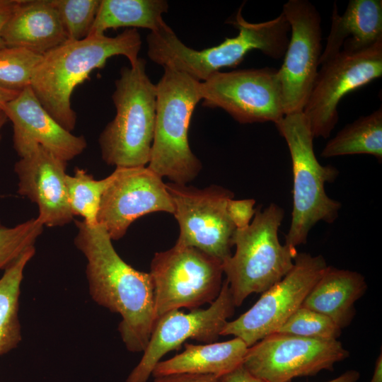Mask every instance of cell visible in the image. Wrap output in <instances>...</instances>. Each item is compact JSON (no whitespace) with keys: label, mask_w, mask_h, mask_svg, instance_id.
<instances>
[{"label":"cell","mask_w":382,"mask_h":382,"mask_svg":"<svg viewBox=\"0 0 382 382\" xmlns=\"http://www.w3.org/2000/svg\"><path fill=\"white\" fill-rule=\"evenodd\" d=\"M76 247L86 260V277L93 300L122 318L118 326L127 349L143 352L156 321L154 286L149 272L135 270L115 251L100 225L76 221Z\"/></svg>","instance_id":"1"},{"label":"cell","mask_w":382,"mask_h":382,"mask_svg":"<svg viewBox=\"0 0 382 382\" xmlns=\"http://www.w3.org/2000/svg\"><path fill=\"white\" fill-rule=\"evenodd\" d=\"M141 47V36L136 28L126 29L115 37L104 35L67 40L43 54L33 73L30 88L54 120L71 132L77 120L71 103L74 88L94 69L103 68L111 57L123 55L134 66Z\"/></svg>","instance_id":"2"},{"label":"cell","mask_w":382,"mask_h":382,"mask_svg":"<svg viewBox=\"0 0 382 382\" xmlns=\"http://www.w3.org/2000/svg\"><path fill=\"white\" fill-rule=\"evenodd\" d=\"M228 23L238 30V34L202 50L185 45L168 25L151 32L146 37L148 56L163 68L183 72L201 82L221 68L236 67L253 50H258L274 59L284 56L290 25L282 12L272 20L250 23L243 17L241 6Z\"/></svg>","instance_id":"3"},{"label":"cell","mask_w":382,"mask_h":382,"mask_svg":"<svg viewBox=\"0 0 382 382\" xmlns=\"http://www.w3.org/2000/svg\"><path fill=\"white\" fill-rule=\"evenodd\" d=\"M146 64L139 58L134 66H123L115 82L112 99L116 114L98 138L102 158L108 165L132 168L149 162L157 93Z\"/></svg>","instance_id":"4"},{"label":"cell","mask_w":382,"mask_h":382,"mask_svg":"<svg viewBox=\"0 0 382 382\" xmlns=\"http://www.w3.org/2000/svg\"><path fill=\"white\" fill-rule=\"evenodd\" d=\"M274 124L287 144L293 171V210L284 245L297 253L296 248L306 243L316 223L332 224L337 218L341 204L327 195L325 184L333 182L339 171L318 162L313 149L314 137L303 112L284 115Z\"/></svg>","instance_id":"5"},{"label":"cell","mask_w":382,"mask_h":382,"mask_svg":"<svg viewBox=\"0 0 382 382\" xmlns=\"http://www.w3.org/2000/svg\"><path fill=\"white\" fill-rule=\"evenodd\" d=\"M163 69L156 85L155 130L147 167L172 183L186 185L202 169V163L188 142L192 115L202 100L201 81L183 72Z\"/></svg>","instance_id":"6"},{"label":"cell","mask_w":382,"mask_h":382,"mask_svg":"<svg viewBox=\"0 0 382 382\" xmlns=\"http://www.w3.org/2000/svg\"><path fill=\"white\" fill-rule=\"evenodd\" d=\"M284 209L274 203L261 210L258 207L252 222L236 229V251L223 261L236 306L253 293H262L279 282L292 268L297 255L282 245L278 236Z\"/></svg>","instance_id":"7"},{"label":"cell","mask_w":382,"mask_h":382,"mask_svg":"<svg viewBox=\"0 0 382 382\" xmlns=\"http://www.w3.org/2000/svg\"><path fill=\"white\" fill-rule=\"evenodd\" d=\"M222 263L196 248L176 244L155 253L149 274L156 320L172 310L211 304L221 289Z\"/></svg>","instance_id":"8"},{"label":"cell","mask_w":382,"mask_h":382,"mask_svg":"<svg viewBox=\"0 0 382 382\" xmlns=\"http://www.w3.org/2000/svg\"><path fill=\"white\" fill-rule=\"evenodd\" d=\"M166 186L180 228L175 244L196 248L222 262L228 258L236 228L226 205L233 193L215 185L199 189L170 182Z\"/></svg>","instance_id":"9"},{"label":"cell","mask_w":382,"mask_h":382,"mask_svg":"<svg viewBox=\"0 0 382 382\" xmlns=\"http://www.w3.org/2000/svg\"><path fill=\"white\" fill-rule=\"evenodd\" d=\"M291 270L278 282L262 292L246 312L228 321L221 335H233L249 347L277 332L301 307L305 297L323 274L327 264L321 255L297 253Z\"/></svg>","instance_id":"10"},{"label":"cell","mask_w":382,"mask_h":382,"mask_svg":"<svg viewBox=\"0 0 382 382\" xmlns=\"http://www.w3.org/2000/svg\"><path fill=\"white\" fill-rule=\"evenodd\" d=\"M349 355L341 342L273 332L248 348L243 366L267 382H289L313 376Z\"/></svg>","instance_id":"11"},{"label":"cell","mask_w":382,"mask_h":382,"mask_svg":"<svg viewBox=\"0 0 382 382\" xmlns=\"http://www.w3.org/2000/svg\"><path fill=\"white\" fill-rule=\"evenodd\" d=\"M381 75L382 40L360 51L342 49L323 64L303 110L313 137L328 138L338 121L340 100Z\"/></svg>","instance_id":"12"},{"label":"cell","mask_w":382,"mask_h":382,"mask_svg":"<svg viewBox=\"0 0 382 382\" xmlns=\"http://www.w3.org/2000/svg\"><path fill=\"white\" fill-rule=\"evenodd\" d=\"M203 105L220 108L237 122H272L284 115L278 69L216 71L200 83Z\"/></svg>","instance_id":"13"},{"label":"cell","mask_w":382,"mask_h":382,"mask_svg":"<svg viewBox=\"0 0 382 382\" xmlns=\"http://www.w3.org/2000/svg\"><path fill=\"white\" fill-rule=\"evenodd\" d=\"M291 37L278 69L284 115L303 112L313 89L323 52L321 17L307 0H289L282 11Z\"/></svg>","instance_id":"14"},{"label":"cell","mask_w":382,"mask_h":382,"mask_svg":"<svg viewBox=\"0 0 382 382\" xmlns=\"http://www.w3.org/2000/svg\"><path fill=\"white\" fill-rule=\"evenodd\" d=\"M235 303L226 279L217 298L207 308L189 313L172 310L156 321L141 359L125 382H146L155 366L168 352L178 349L187 340L214 342L235 310Z\"/></svg>","instance_id":"15"},{"label":"cell","mask_w":382,"mask_h":382,"mask_svg":"<svg viewBox=\"0 0 382 382\" xmlns=\"http://www.w3.org/2000/svg\"><path fill=\"white\" fill-rule=\"evenodd\" d=\"M97 215L112 240L122 238L131 224L156 212L173 214L171 197L162 178L148 167H116Z\"/></svg>","instance_id":"16"},{"label":"cell","mask_w":382,"mask_h":382,"mask_svg":"<svg viewBox=\"0 0 382 382\" xmlns=\"http://www.w3.org/2000/svg\"><path fill=\"white\" fill-rule=\"evenodd\" d=\"M67 162L38 145L14 165L18 193L37 205V219L48 227L70 223L74 215L66 185Z\"/></svg>","instance_id":"17"},{"label":"cell","mask_w":382,"mask_h":382,"mask_svg":"<svg viewBox=\"0 0 382 382\" xmlns=\"http://www.w3.org/2000/svg\"><path fill=\"white\" fill-rule=\"evenodd\" d=\"M1 110L13 125V148L20 158L40 145L68 162L87 146L83 136L71 134L54 120L30 86L5 103Z\"/></svg>","instance_id":"18"},{"label":"cell","mask_w":382,"mask_h":382,"mask_svg":"<svg viewBox=\"0 0 382 382\" xmlns=\"http://www.w3.org/2000/svg\"><path fill=\"white\" fill-rule=\"evenodd\" d=\"M1 38L6 46L42 55L67 41L51 0H20L3 27Z\"/></svg>","instance_id":"19"},{"label":"cell","mask_w":382,"mask_h":382,"mask_svg":"<svg viewBox=\"0 0 382 382\" xmlns=\"http://www.w3.org/2000/svg\"><path fill=\"white\" fill-rule=\"evenodd\" d=\"M382 40V1L350 0L340 15L333 5L331 27L320 58V65L335 57L342 50L356 52Z\"/></svg>","instance_id":"20"},{"label":"cell","mask_w":382,"mask_h":382,"mask_svg":"<svg viewBox=\"0 0 382 382\" xmlns=\"http://www.w3.org/2000/svg\"><path fill=\"white\" fill-rule=\"evenodd\" d=\"M366 289L360 273L328 265L301 306L327 316L342 329L352 323L356 314L354 303Z\"/></svg>","instance_id":"21"},{"label":"cell","mask_w":382,"mask_h":382,"mask_svg":"<svg viewBox=\"0 0 382 382\" xmlns=\"http://www.w3.org/2000/svg\"><path fill=\"white\" fill-rule=\"evenodd\" d=\"M184 347L181 353L160 361L152 371L153 376L192 373L221 377L243 364L248 348L238 337L204 345L185 343Z\"/></svg>","instance_id":"22"},{"label":"cell","mask_w":382,"mask_h":382,"mask_svg":"<svg viewBox=\"0 0 382 382\" xmlns=\"http://www.w3.org/2000/svg\"><path fill=\"white\" fill-rule=\"evenodd\" d=\"M168 10L165 0H100L88 36L104 35L108 29L123 27L157 32L168 26L163 19Z\"/></svg>","instance_id":"23"},{"label":"cell","mask_w":382,"mask_h":382,"mask_svg":"<svg viewBox=\"0 0 382 382\" xmlns=\"http://www.w3.org/2000/svg\"><path fill=\"white\" fill-rule=\"evenodd\" d=\"M35 253L31 246L5 270L0 278V355L16 348L21 340L18 318L19 297L23 271Z\"/></svg>","instance_id":"24"},{"label":"cell","mask_w":382,"mask_h":382,"mask_svg":"<svg viewBox=\"0 0 382 382\" xmlns=\"http://www.w3.org/2000/svg\"><path fill=\"white\" fill-rule=\"evenodd\" d=\"M370 154L382 158V109L348 124L331 139L320 153L324 158Z\"/></svg>","instance_id":"25"},{"label":"cell","mask_w":382,"mask_h":382,"mask_svg":"<svg viewBox=\"0 0 382 382\" xmlns=\"http://www.w3.org/2000/svg\"><path fill=\"white\" fill-rule=\"evenodd\" d=\"M114 178L96 180L85 170L76 168L73 175H66V185L70 208L74 216H81L89 226L98 224L97 215L102 196Z\"/></svg>","instance_id":"26"},{"label":"cell","mask_w":382,"mask_h":382,"mask_svg":"<svg viewBox=\"0 0 382 382\" xmlns=\"http://www.w3.org/2000/svg\"><path fill=\"white\" fill-rule=\"evenodd\" d=\"M42 54L18 47L0 48V88L21 91L30 86Z\"/></svg>","instance_id":"27"},{"label":"cell","mask_w":382,"mask_h":382,"mask_svg":"<svg viewBox=\"0 0 382 382\" xmlns=\"http://www.w3.org/2000/svg\"><path fill=\"white\" fill-rule=\"evenodd\" d=\"M67 40L87 37L98 13L100 0H51Z\"/></svg>","instance_id":"28"},{"label":"cell","mask_w":382,"mask_h":382,"mask_svg":"<svg viewBox=\"0 0 382 382\" xmlns=\"http://www.w3.org/2000/svg\"><path fill=\"white\" fill-rule=\"evenodd\" d=\"M277 332L306 337L337 340L342 329L327 316L301 306Z\"/></svg>","instance_id":"29"},{"label":"cell","mask_w":382,"mask_h":382,"mask_svg":"<svg viewBox=\"0 0 382 382\" xmlns=\"http://www.w3.org/2000/svg\"><path fill=\"white\" fill-rule=\"evenodd\" d=\"M43 227L37 217L13 227H6L0 221V270H5L26 249L33 246Z\"/></svg>","instance_id":"30"},{"label":"cell","mask_w":382,"mask_h":382,"mask_svg":"<svg viewBox=\"0 0 382 382\" xmlns=\"http://www.w3.org/2000/svg\"><path fill=\"white\" fill-rule=\"evenodd\" d=\"M253 199H230L226 205L228 215L236 229L247 227L255 215Z\"/></svg>","instance_id":"31"},{"label":"cell","mask_w":382,"mask_h":382,"mask_svg":"<svg viewBox=\"0 0 382 382\" xmlns=\"http://www.w3.org/2000/svg\"><path fill=\"white\" fill-rule=\"evenodd\" d=\"M153 382H221L220 378L212 374L180 373L154 377Z\"/></svg>","instance_id":"32"},{"label":"cell","mask_w":382,"mask_h":382,"mask_svg":"<svg viewBox=\"0 0 382 382\" xmlns=\"http://www.w3.org/2000/svg\"><path fill=\"white\" fill-rule=\"evenodd\" d=\"M219 378L221 382H267L253 375L243 364Z\"/></svg>","instance_id":"33"},{"label":"cell","mask_w":382,"mask_h":382,"mask_svg":"<svg viewBox=\"0 0 382 382\" xmlns=\"http://www.w3.org/2000/svg\"><path fill=\"white\" fill-rule=\"evenodd\" d=\"M19 3L20 0H0V48L6 46L1 38L3 27Z\"/></svg>","instance_id":"34"},{"label":"cell","mask_w":382,"mask_h":382,"mask_svg":"<svg viewBox=\"0 0 382 382\" xmlns=\"http://www.w3.org/2000/svg\"><path fill=\"white\" fill-rule=\"evenodd\" d=\"M359 372L356 370H349L338 377L326 382H357L359 378Z\"/></svg>","instance_id":"35"},{"label":"cell","mask_w":382,"mask_h":382,"mask_svg":"<svg viewBox=\"0 0 382 382\" xmlns=\"http://www.w3.org/2000/svg\"><path fill=\"white\" fill-rule=\"evenodd\" d=\"M20 92L0 88V111L5 103L15 98Z\"/></svg>","instance_id":"36"},{"label":"cell","mask_w":382,"mask_h":382,"mask_svg":"<svg viewBox=\"0 0 382 382\" xmlns=\"http://www.w3.org/2000/svg\"><path fill=\"white\" fill-rule=\"evenodd\" d=\"M370 382H382V354L381 353H380L379 356L378 357L376 361L374 374Z\"/></svg>","instance_id":"37"},{"label":"cell","mask_w":382,"mask_h":382,"mask_svg":"<svg viewBox=\"0 0 382 382\" xmlns=\"http://www.w3.org/2000/svg\"><path fill=\"white\" fill-rule=\"evenodd\" d=\"M8 120V118L6 117V115H5V113L1 110L0 111V142H1V130L4 126V125L6 124V122H7Z\"/></svg>","instance_id":"38"}]
</instances>
